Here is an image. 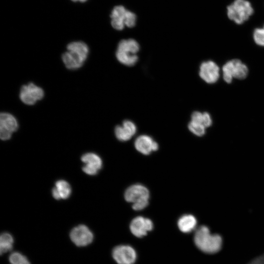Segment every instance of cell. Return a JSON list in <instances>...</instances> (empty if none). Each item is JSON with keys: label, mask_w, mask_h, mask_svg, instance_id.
Returning <instances> with one entry per match:
<instances>
[{"label": "cell", "mask_w": 264, "mask_h": 264, "mask_svg": "<svg viewBox=\"0 0 264 264\" xmlns=\"http://www.w3.org/2000/svg\"><path fill=\"white\" fill-rule=\"evenodd\" d=\"M137 131L135 124L129 120L123 121L122 125L117 126L114 129L116 138L121 141H127L136 133Z\"/></svg>", "instance_id": "4fadbf2b"}, {"label": "cell", "mask_w": 264, "mask_h": 264, "mask_svg": "<svg viewBox=\"0 0 264 264\" xmlns=\"http://www.w3.org/2000/svg\"><path fill=\"white\" fill-rule=\"evenodd\" d=\"M227 9L228 17L239 24L247 21L254 12L250 3L246 0H235Z\"/></svg>", "instance_id": "3957f363"}, {"label": "cell", "mask_w": 264, "mask_h": 264, "mask_svg": "<svg viewBox=\"0 0 264 264\" xmlns=\"http://www.w3.org/2000/svg\"><path fill=\"white\" fill-rule=\"evenodd\" d=\"M130 228L133 235L141 238L146 235L148 232L153 229V223L148 218L138 216L132 220Z\"/></svg>", "instance_id": "30bf717a"}, {"label": "cell", "mask_w": 264, "mask_h": 264, "mask_svg": "<svg viewBox=\"0 0 264 264\" xmlns=\"http://www.w3.org/2000/svg\"><path fill=\"white\" fill-rule=\"evenodd\" d=\"M116 57L119 62L127 66H132L138 61V56L136 54H131L117 49L116 52Z\"/></svg>", "instance_id": "d6986e66"}, {"label": "cell", "mask_w": 264, "mask_h": 264, "mask_svg": "<svg viewBox=\"0 0 264 264\" xmlns=\"http://www.w3.org/2000/svg\"><path fill=\"white\" fill-rule=\"evenodd\" d=\"M70 238L77 246H85L92 242L93 235L87 226L81 224L71 230Z\"/></svg>", "instance_id": "ba28073f"}, {"label": "cell", "mask_w": 264, "mask_h": 264, "mask_svg": "<svg viewBox=\"0 0 264 264\" xmlns=\"http://www.w3.org/2000/svg\"><path fill=\"white\" fill-rule=\"evenodd\" d=\"M150 198L149 190L140 184H135L129 187L124 193L125 200L132 204L148 201Z\"/></svg>", "instance_id": "8992f818"}, {"label": "cell", "mask_w": 264, "mask_h": 264, "mask_svg": "<svg viewBox=\"0 0 264 264\" xmlns=\"http://www.w3.org/2000/svg\"><path fill=\"white\" fill-rule=\"evenodd\" d=\"M71 0L74 1H81V2H85L87 0Z\"/></svg>", "instance_id": "484cf974"}, {"label": "cell", "mask_w": 264, "mask_h": 264, "mask_svg": "<svg viewBox=\"0 0 264 264\" xmlns=\"http://www.w3.org/2000/svg\"><path fill=\"white\" fill-rule=\"evenodd\" d=\"M117 49L136 54L139 50V45L135 40L132 39L122 40L119 43Z\"/></svg>", "instance_id": "ac0fdd59"}, {"label": "cell", "mask_w": 264, "mask_h": 264, "mask_svg": "<svg viewBox=\"0 0 264 264\" xmlns=\"http://www.w3.org/2000/svg\"><path fill=\"white\" fill-rule=\"evenodd\" d=\"M129 10L122 5L116 6L114 7L111 11V24L112 26L115 29L121 30L126 26V22Z\"/></svg>", "instance_id": "5bb4252c"}, {"label": "cell", "mask_w": 264, "mask_h": 264, "mask_svg": "<svg viewBox=\"0 0 264 264\" xmlns=\"http://www.w3.org/2000/svg\"><path fill=\"white\" fill-rule=\"evenodd\" d=\"M248 264H264V254L253 260Z\"/></svg>", "instance_id": "d4e9b609"}, {"label": "cell", "mask_w": 264, "mask_h": 264, "mask_svg": "<svg viewBox=\"0 0 264 264\" xmlns=\"http://www.w3.org/2000/svg\"><path fill=\"white\" fill-rule=\"evenodd\" d=\"M67 51L62 56L66 67L74 70L80 68L86 61L88 53V45L81 41L73 42L66 47Z\"/></svg>", "instance_id": "6da1fadb"}, {"label": "cell", "mask_w": 264, "mask_h": 264, "mask_svg": "<svg viewBox=\"0 0 264 264\" xmlns=\"http://www.w3.org/2000/svg\"><path fill=\"white\" fill-rule=\"evenodd\" d=\"M71 193L69 184L66 181L60 180L55 183V187L52 189V195L54 198L60 199L68 198Z\"/></svg>", "instance_id": "e0dca14e"}, {"label": "cell", "mask_w": 264, "mask_h": 264, "mask_svg": "<svg viewBox=\"0 0 264 264\" xmlns=\"http://www.w3.org/2000/svg\"><path fill=\"white\" fill-rule=\"evenodd\" d=\"M18 123L16 118L11 114L1 112L0 115V130L11 133L17 131Z\"/></svg>", "instance_id": "9a60e30c"}, {"label": "cell", "mask_w": 264, "mask_h": 264, "mask_svg": "<svg viewBox=\"0 0 264 264\" xmlns=\"http://www.w3.org/2000/svg\"><path fill=\"white\" fill-rule=\"evenodd\" d=\"M136 150L144 155H149L152 152L156 151L158 149L157 143L147 135H141L134 141Z\"/></svg>", "instance_id": "8fae6325"}, {"label": "cell", "mask_w": 264, "mask_h": 264, "mask_svg": "<svg viewBox=\"0 0 264 264\" xmlns=\"http://www.w3.org/2000/svg\"><path fill=\"white\" fill-rule=\"evenodd\" d=\"M223 78L227 83H231L233 78L243 79L247 75V66L238 59H234L226 62L222 67Z\"/></svg>", "instance_id": "277c9868"}, {"label": "cell", "mask_w": 264, "mask_h": 264, "mask_svg": "<svg viewBox=\"0 0 264 264\" xmlns=\"http://www.w3.org/2000/svg\"><path fill=\"white\" fill-rule=\"evenodd\" d=\"M253 38L258 45L264 46V29L263 28L255 29L253 32Z\"/></svg>", "instance_id": "603a6c76"}, {"label": "cell", "mask_w": 264, "mask_h": 264, "mask_svg": "<svg viewBox=\"0 0 264 264\" xmlns=\"http://www.w3.org/2000/svg\"><path fill=\"white\" fill-rule=\"evenodd\" d=\"M44 96L43 89L32 83L22 86L20 89V98L24 104L27 105L35 104L41 100Z\"/></svg>", "instance_id": "5b68a950"}, {"label": "cell", "mask_w": 264, "mask_h": 264, "mask_svg": "<svg viewBox=\"0 0 264 264\" xmlns=\"http://www.w3.org/2000/svg\"><path fill=\"white\" fill-rule=\"evenodd\" d=\"M188 129L195 135L202 136L205 133L206 128L202 124L190 121L188 124Z\"/></svg>", "instance_id": "7402d4cb"}, {"label": "cell", "mask_w": 264, "mask_h": 264, "mask_svg": "<svg viewBox=\"0 0 264 264\" xmlns=\"http://www.w3.org/2000/svg\"><path fill=\"white\" fill-rule=\"evenodd\" d=\"M13 238L8 233H3L0 237V252L1 255L12 249Z\"/></svg>", "instance_id": "ffe728a7"}, {"label": "cell", "mask_w": 264, "mask_h": 264, "mask_svg": "<svg viewBox=\"0 0 264 264\" xmlns=\"http://www.w3.org/2000/svg\"><path fill=\"white\" fill-rule=\"evenodd\" d=\"M194 241L199 250L207 254L219 252L222 244L221 236L211 234L208 227L205 225H201L196 230Z\"/></svg>", "instance_id": "7a4b0ae2"}, {"label": "cell", "mask_w": 264, "mask_h": 264, "mask_svg": "<svg viewBox=\"0 0 264 264\" xmlns=\"http://www.w3.org/2000/svg\"><path fill=\"white\" fill-rule=\"evenodd\" d=\"M199 74L200 78L208 84H214L220 77V68L212 61L203 62L200 66Z\"/></svg>", "instance_id": "9c48e42d"}, {"label": "cell", "mask_w": 264, "mask_h": 264, "mask_svg": "<svg viewBox=\"0 0 264 264\" xmlns=\"http://www.w3.org/2000/svg\"><path fill=\"white\" fill-rule=\"evenodd\" d=\"M81 160L86 164L83 167V170L88 175H95L102 168V161L101 158L94 153L84 154Z\"/></svg>", "instance_id": "7c38bea8"}, {"label": "cell", "mask_w": 264, "mask_h": 264, "mask_svg": "<svg viewBox=\"0 0 264 264\" xmlns=\"http://www.w3.org/2000/svg\"><path fill=\"white\" fill-rule=\"evenodd\" d=\"M10 264H30L27 258L18 252L12 253L9 257Z\"/></svg>", "instance_id": "44dd1931"}, {"label": "cell", "mask_w": 264, "mask_h": 264, "mask_svg": "<svg viewBox=\"0 0 264 264\" xmlns=\"http://www.w3.org/2000/svg\"><path fill=\"white\" fill-rule=\"evenodd\" d=\"M263 29H264V28Z\"/></svg>", "instance_id": "4316f807"}, {"label": "cell", "mask_w": 264, "mask_h": 264, "mask_svg": "<svg viewBox=\"0 0 264 264\" xmlns=\"http://www.w3.org/2000/svg\"><path fill=\"white\" fill-rule=\"evenodd\" d=\"M196 218L191 214H186L180 217L177 221L179 229L183 233H190L194 230L197 225Z\"/></svg>", "instance_id": "2e32d148"}, {"label": "cell", "mask_w": 264, "mask_h": 264, "mask_svg": "<svg viewBox=\"0 0 264 264\" xmlns=\"http://www.w3.org/2000/svg\"><path fill=\"white\" fill-rule=\"evenodd\" d=\"M212 120L210 115L207 112H203V125L206 128L211 126Z\"/></svg>", "instance_id": "cb8c5ba5"}, {"label": "cell", "mask_w": 264, "mask_h": 264, "mask_svg": "<svg viewBox=\"0 0 264 264\" xmlns=\"http://www.w3.org/2000/svg\"><path fill=\"white\" fill-rule=\"evenodd\" d=\"M112 255L118 264H133L136 260L134 249L128 245H119L113 249Z\"/></svg>", "instance_id": "52a82bcc"}]
</instances>
